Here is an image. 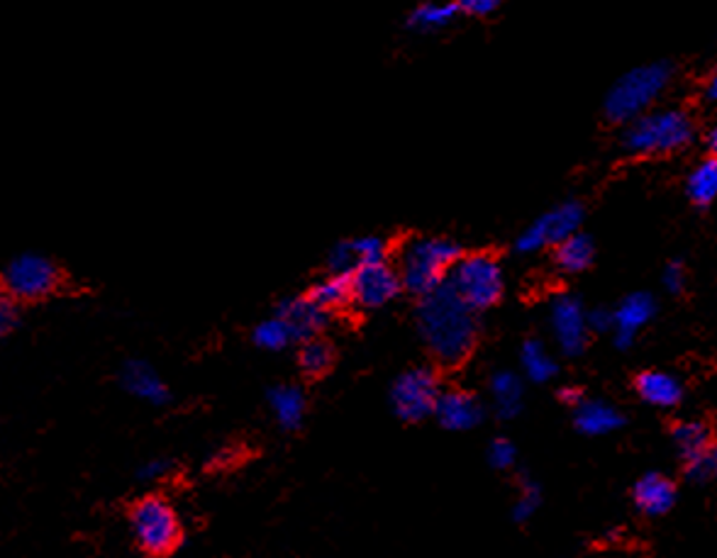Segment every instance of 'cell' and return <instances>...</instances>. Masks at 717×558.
<instances>
[{"label": "cell", "instance_id": "obj_23", "mask_svg": "<svg viewBox=\"0 0 717 558\" xmlns=\"http://www.w3.org/2000/svg\"><path fill=\"white\" fill-rule=\"evenodd\" d=\"M308 298L320 305L325 312H338L346 305H352V286H350V273H328L325 278L308 290Z\"/></svg>", "mask_w": 717, "mask_h": 558}, {"label": "cell", "instance_id": "obj_31", "mask_svg": "<svg viewBox=\"0 0 717 558\" xmlns=\"http://www.w3.org/2000/svg\"><path fill=\"white\" fill-rule=\"evenodd\" d=\"M684 473L691 483H708L717 473V449L710 453H703L698 459L684 461Z\"/></svg>", "mask_w": 717, "mask_h": 558}, {"label": "cell", "instance_id": "obj_19", "mask_svg": "<svg viewBox=\"0 0 717 558\" xmlns=\"http://www.w3.org/2000/svg\"><path fill=\"white\" fill-rule=\"evenodd\" d=\"M266 400H269V408L276 417V422H279V427L286 429V432H296V429H300V425H303L308 400L298 386H291V383L274 386L269 395H266Z\"/></svg>", "mask_w": 717, "mask_h": 558}, {"label": "cell", "instance_id": "obj_40", "mask_svg": "<svg viewBox=\"0 0 717 558\" xmlns=\"http://www.w3.org/2000/svg\"><path fill=\"white\" fill-rule=\"evenodd\" d=\"M703 144H705V149H708V154L715 157V151H717V130H715V127H710V130L705 132Z\"/></svg>", "mask_w": 717, "mask_h": 558}, {"label": "cell", "instance_id": "obj_7", "mask_svg": "<svg viewBox=\"0 0 717 558\" xmlns=\"http://www.w3.org/2000/svg\"><path fill=\"white\" fill-rule=\"evenodd\" d=\"M62 286V271L54 259L40 251H22L6 264L0 288L20 300H42Z\"/></svg>", "mask_w": 717, "mask_h": 558}, {"label": "cell", "instance_id": "obj_33", "mask_svg": "<svg viewBox=\"0 0 717 558\" xmlns=\"http://www.w3.org/2000/svg\"><path fill=\"white\" fill-rule=\"evenodd\" d=\"M18 322H20L18 300L0 288V340L13 332L18 328Z\"/></svg>", "mask_w": 717, "mask_h": 558}, {"label": "cell", "instance_id": "obj_39", "mask_svg": "<svg viewBox=\"0 0 717 558\" xmlns=\"http://www.w3.org/2000/svg\"><path fill=\"white\" fill-rule=\"evenodd\" d=\"M559 400L569 405V408H574V405H578V403L584 400V390L576 388V386H564L559 390Z\"/></svg>", "mask_w": 717, "mask_h": 558}, {"label": "cell", "instance_id": "obj_9", "mask_svg": "<svg viewBox=\"0 0 717 558\" xmlns=\"http://www.w3.org/2000/svg\"><path fill=\"white\" fill-rule=\"evenodd\" d=\"M439 378L432 368L418 366L400 374L390 388V405L403 422H420L435 412Z\"/></svg>", "mask_w": 717, "mask_h": 558}, {"label": "cell", "instance_id": "obj_34", "mask_svg": "<svg viewBox=\"0 0 717 558\" xmlns=\"http://www.w3.org/2000/svg\"><path fill=\"white\" fill-rule=\"evenodd\" d=\"M457 13L469 18H489L501 8L503 0H452Z\"/></svg>", "mask_w": 717, "mask_h": 558}, {"label": "cell", "instance_id": "obj_16", "mask_svg": "<svg viewBox=\"0 0 717 558\" xmlns=\"http://www.w3.org/2000/svg\"><path fill=\"white\" fill-rule=\"evenodd\" d=\"M120 383L132 398L149 405H167L171 398L164 378H161L147 362H140V358H132V362H127L122 366Z\"/></svg>", "mask_w": 717, "mask_h": 558}, {"label": "cell", "instance_id": "obj_4", "mask_svg": "<svg viewBox=\"0 0 717 558\" xmlns=\"http://www.w3.org/2000/svg\"><path fill=\"white\" fill-rule=\"evenodd\" d=\"M459 254V244L447 237H413L403 242L393 266L403 290L420 298L445 281Z\"/></svg>", "mask_w": 717, "mask_h": 558}, {"label": "cell", "instance_id": "obj_11", "mask_svg": "<svg viewBox=\"0 0 717 558\" xmlns=\"http://www.w3.org/2000/svg\"><path fill=\"white\" fill-rule=\"evenodd\" d=\"M549 328L554 340H557L564 356H578L586 352L588 344V322H586V308L576 296L559 293L549 302Z\"/></svg>", "mask_w": 717, "mask_h": 558}, {"label": "cell", "instance_id": "obj_6", "mask_svg": "<svg viewBox=\"0 0 717 558\" xmlns=\"http://www.w3.org/2000/svg\"><path fill=\"white\" fill-rule=\"evenodd\" d=\"M127 525H130L137 549L149 558L171 556L183 539V527L176 507L161 495H147L137 500L130 509V517H127Z\"/></svg>", "mask_w": 717, "mask_h": 558}, {"label": "cell", "instance_id": "obj_36", "mask_svg": "<svg viewBox=\"0 0 717 558\" xmlns=\"http://www.w3.org/2000/svg\"><path fill=\"white\" fill-rule=\"evenodd\" d=\"M662 281L668 293H681L686 288V266L681 261H668Z\"/></svg>", "mask_w": 717, "mask_h": 558}, {"label": "cell", "instance_id": "obj_21", "mask_svg": "<svg viewBox=\"0 0 717 558\" xmlns=\"http://www.w3.org/2000/svg\"><path fill=\"white\" fill-rule=\"evenodd\" d=\"M457 15L452 0H422L408 13L406 25L415 34H437L452 25Z\"/></svg>", "mask_w": 717, "mask_h": 558}, {"label": "cell", "instance_id": "obj_35", "mask_svg": "<svg viewBox=\"0 0 717 558\" xmlns=\"http://www.w3.org/2000/svg\"><path fill=\"white\" fill-rule=\"evenodd\" d=\"M171 473V461L169 459H149L145 461L137 475H140V481L145 483H157L161 479H167Z\"/></svg>", "mask_w": 717, "mask_h": 558}, {"label": "cell", "instance_id": "obj_13", "mask_svg": "<svg viewBox=\"0 0 717 558\" xmlns=\"http://www.w3.org/2000/svg\"><path fill=\"white\" fill-rule=\"evenodd\" d=\"M276 315L286 322L293 342H306L310 336H318L330 322V312L315 305V302L308 298V293L281 300L279 308H276Z\"/></svg>", "mask_w": 717, "mask_h": 558}, {"label": "cell", "instance_id": "obj_1", "mask_svg": "<svg viewBox=\"0 0 717 558\" xmlns=\"http://www.w3.org/2000/svg\"><path fill=\"white\" fill-rule=\"evenodd\" d=\"M418 330L427 352L442 366H461L479 340L477 312L467 308L445 281L418 302Z\"/></svg>", "mask_w": 717, "mask_h": 558}, {"label": "cell", "instance_id": "obj_2", "mask_svg": "<svg viewBox=\"0 0 717 558\" xmlns=\"http://www.w3.org/2000/svg\"><path fill=\"white\" fill-rule=\"evenodd\" d=\"M698 139L693 112L678 106H656L622 125V149L630 157L656 159L686 151Z\"/></svg>", "mask_w": 717, "mask_h": 558}, {"label": "cell", "instance_id": "obj_8", "mask_svg": "<svg viewBox=\"0 0 717 558\" xmlns=\"http://www.w3.org/2000/svg\"><path fill=\"white\" fill-rule=\"evenodd\" d=\"M584 217L586 213L581 203L561 201L549 207L547 213H542L537 219H532V225L520 232V237L515 239V251L529 257V254H539L557 247L561 239L581 229Z\"/></svg>", "mask_w": 717, "mask_h": 558}, {"label": "cell", "instance_id": "obj_22", "mask_svg": "<svg viewBox=\"0 0 717 558\" xmlns=\"http://www.w3.org/2000/svg\"><path fill=\"white\" fill-rule=\"evenodd\" d=\"M523 398H525V386L513 371H499L491 378V403L495 415L501 420H513L520 412H523Z\"/></svg>", "mask_w": 717, "mask_h": 558}, {"label": "cell", "instance_id": "obj_29", "mask_svg": "<svg viewBox=\"0 0 717 558\" xmlns=\"http://www.w3.org/2000/svg\"><path fill=\"white\" fill-rule=\"evenodd\" d=\"M346 244H350V251L354 257V269L362 264L388 259V242L378 235H362V237L346 239Z\"/></svg>", "mask_w": 717, "mask_h": 558}, {"label": "cell", "instance_id": "obj_30", "mask_svg": "<svg viewBox=\"0 0 717 558\" xmlns=\"http://www.w3.org/2000/svg\"><path fill=\"white\" fill-rule=\"evenodd\" d=\"M539 503H542V487L537 481H532V479H525L520 481V493L515 497V505H513V517L515 522H527L532 519V515L537 513L539 509Z\"/></svg>", "mask_w": 717, "mask_h": 558}, {"label": "cell", "instance_id": "obj_27", "mask_svg": "<svg viewBox=\"0 0 717 558\" xmlns=\"http://www.w3.org/2000/svg\"><path fill=\"white\" fill-rule=\"evenodd\" d=\"M298 366L310 378H320L330 374L334 366V352L325 340H318V336H310L303 344H300L298 352Z\"/></svg>", "mask_w": 717, "mask_h": 558}, {"label": "cell", "instance_id": "obj_15", "mask_svg": "<svg viewBox=\"0 0 717 558\" xmlns=\"http://www.w3.org/2000/svg\"><path fill=\"white\" fill-rule=\"evenodd\" d=\"M676 497H678L676 483L671 481L668 475L656 471L644 473L632 487L634 505H638L640 513H644L646 517H662L671 513L676 505Z\"/></svg>", "mask_w": 717, "mask_h": 558}, {"label": "cell", "instance_id": "obj_20", "mask_svg": "<svg viewBox=\"0 0 717 558\" xmlns=\"http://www.w3.org/2000/svg\"><path fill=\"white\" fill-rule=\"evenodd\" d=\"M552 249H554V266H557V271L566 276L584 273L596 259V244L591 237L584 235L581 229L561 239L557 247Z\"/></svg>", "mask_w": 717, "mask_h": 558}, {"label": "cell", "instance_id": "obj_38", "mask_svg": "<svg viewBox=\"0 0 717 558\" xmlns=\"http://www.w3.org/2000/svg\"><path fill=\"white\" fill-rule=\"evenodd\" d=\"M700 98L705 103H715L717 100V76L715 74L703 78V84H700Z\"/></svg>", "mask_w": 717, "mask_h": 558}, {"label": "cell", "instance_id": "obj_28", "mask_svg": "<svg viewBox=\"0 0 717 558\" xmlns=\"http://www.w3.org/2000/svg\"><path fill=\"white\" fill-rule=\"evenodd\" d=\"M252 340L259 348H264V352H283L286 346L293 344L291 332H288L286 322L276 315V312L271 318L261 320L257 328H254Z\"/></svg>", "mask_w": 717, "mask_h": 558}, {"label": "cell", "instance_id": "obj_3", "mask_svg": "<svg viewBox=\"0 0 717 558\" xmlns=\"http://www.w3.org/2000/svg\"><path fill=\"white\" fill-rule=\"evenodd\" d=\"M676 81V68L666 60L644 62L620 74L603 98V115L612 125H628L646 110L662 106Z\"/></svg>", "mask_w": 717, "mask_h": 558}, {"label": "cell", "instance_id": "obj_12", "mask_svg": "<svg viewBox=\"0 0 717 558\" xmlns=\"http://www.w3.org/2000/svg\"><path fill=\"white\" fill-rule=\"evenodd\" d=\"M437 422L449 432H469V429L479 427L483 422V405L477 395L469 390H439V398L435 403Z\"/></svg>", "mask_w": 717, "mask_h": 558}, {"label": "cell", "instance_id": "obj_17", "mask_svg": "<svg viewBox=\"0 0 717 558\" xmlns=\"http://www.w3.org/2000/svg\"><path fill=\"white\" fill-rule=\"evenodd\" d=\"M640 398L659 410H674L684 400V383L666 371H644L634 380Z\"/></svg>", "mask_w": 717, "mask_h": 558}, {"label": "cell", "instance_id": "obj_26", "mask_svg": "<svg viewBox=\"0 0 717 558\" xmlns=\"http://www.w3.org/2000/svg\"><path fill=\"white\" fill-rule=\"evenodd\" d=\"M520 364H523L525 376L535 383H549L557 376V358L549 354V348L539 340H527L520 352Z\"/></svg>", "mask_w": 717, "mask_h": 558}, {"label": "cell", "instance_id": "obj_14", "mask_svg": "<svg viewBox=\"0 0 717 558\" xmlns=\"http://www.w3.org/2000/svg\"><path fill=\"white\" fill-rule=\"evenodd\" d=\"M656 312V302L650 293H632L624 298L618 310H612V334H616V344L620 348H628L634 336H638L646 324L652 322Z\"/></svg>", "mask_w": 717, "mask_h": 558}, {"label": "cell", "instance_id": "obj_10", "mask_svg": "<svg viewBox=\"0 0 717 558\" xmlns=\"http://www.w3.org/2000/svg\"><path fill=\"white\" fill-rule=\"evenodd\" d=\"M352 286V305L362 310H378L396 300L403 290L396 266L390 259L362 264L350 273Z\"/></svg>", "mask_w": 717, "mask_h": 558}, {"label": "cell", "instance_id": "obj_25", "mask_svg": "<svg viewBox=\"0 0 717 558\" xmlns=\"http://www.w3.org/2000/svg\"><path fill=\"white\" fill-rule=\"evenodd\" d=\"M671 437H674V444L684 461L698 459V457H703V453L715 451L710 427L700 420H684V422L674 425V429H671Z\"/></svg>", "mask_w": 717, "mask_h": 558}, {"label": "cell", "instance_id": "obj_5", "mask_svg": "<svg viewBox=\"0 0 717 558\" xmlns=\"http://www.w3.org/2000/svg\"><path fill=\"white\" fill-rule=\"evenodd\" d=\"M445 283L454 290L457 298L473 312L491 310L505 293L503 264L485 251L459 254L449 269Z\"/></svg>", "mask_w": 717, "mask_h": 558}, {"label": "cell", "instance_id": "obj_24", "mask_svg": "<svg viewBox=\"0 0 717 558\" xmlns=\"http://www.w3.org/2000/svg\"><path fill=\"white\" fill-rule=\"evenodd\" d=\"M686 195L696 207H710L717 197V159L708 154L700 159L686 176Z\"/></svg>", "mask_w": 717, "mask_h": 558}, {"label": "cell", "instance_id": "obj_18", "mask_svg": "<svg viewBox=\"0 0 717 558\" xmlns=\"http://www.w3.org/2000/svg\"><path fill=\"white\" fill-rule=\"evenodd\" d=\"M574 425L586 437H606L618 432L624 425V417L618 408H612L606 400H588L584 398L574 405Z\"/></svg>", "mask_w": 717, "mask_h": 558}, {"label": "cell", "instance_id": "obj_32", "mask_svg": "<svg viewBox=\"0 0 717 558\" xmlns=\"http://www.w3.org/2000/svg\"><path fill=\"white\" fill-rule=\"evenodd\" d=\"M515 461H517V449L511 439H505V437H495L491 441V447H489V463L493 469H499V471H507V469H513L515 466Z\"/></svg>", "mask_w": 717, "mask_h": 558}, {"label": "cell", "instance_id": "obj_37", "mask_svg": "<svg viewBox=\"0 0 717 558\" xmlns=\"http://www.w3.org/2000/svg\"><path fill=\"white\" fill-rule=\"evenodd\" d=\"M586 322L591 332H610L612 330V310L598 308V310H586Z\"/></svg>", "mask_w": 717, "mask_h": 558}]
</instances>
